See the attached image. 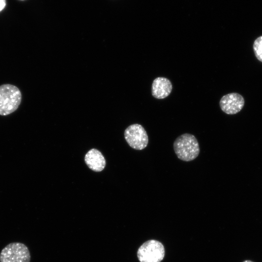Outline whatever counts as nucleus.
I'll list each match as a JSON object with an SVG mask.
<instances>
[{
  "label": "nucleus",
  "mask_w": 262,
  "mask_h": 262,
  "mask_svg": "<svg viewBox=\"0 0 262 262\" xmlns=\"http://www.w3.org/2000/svg\"><path fill=\"white\" fill-rule=\"evenodd\" d=\"M85 164L92 170L100 172L106 165L104 157L98 150L92 148L89 150L84 157Z\"/></svg>",
  "instance_id": "obj_8"
},
{
  "label": "nucleus",
  "mask_w": 262,
  "mask_h": 262,
  "mask_svg": "<svg viewBox=\"0 0 262 262\" xmlns=\"http://www.w3.org/2000/svg\"><path fill=\"white\" fill-rule=\"evenodd\" d=\"M244 104V98L237 93H231L224 95L219 102L222 111L228 115L238 113L242 109Z\"/></svg>",
  "instance_id": "obj_6"
},
{
  "label": "nucleus",
  "mask_w": 262,
  "mask_h": 262,
  "mask_svg": "<svg viewBox=\"0 0 262 262\" xmlns=\"http://www.w3.org/2000/svg\"><path fill=\"white\" fill-rule=\"evenodd\" d=\"M172 90V84L170 80L165 77L155 78L152 83L151 92L153 97L163 99L168 97Z\"/></svg>",
  "instance_id": "obj_7"
},
{
  "label": "nucleus",
  "mask_w": 262,
  "mask_h": 262,
  "mask_svg": "<svg viewBox=\"0 0 262 262\" xmlns=\"http://www.w3.org/2000/svg\"><path fill=\"white\" fill-rule=\"evenodd\" d=\"M22 99L20 90L11 84L0 85V115H7L15 112Z\"/></svg>",
  "instance_id": "obj_2"
},
{
  "label": "nucleus",
  "mask_w": 262,
  "mask_h": 262,
  "mask_svg": "<svg viewBox=\"0 0 262 262\" xmlns=\"http://www.w3.org/2000/svg\"><path fill=\"white\" fill-rule=\"evenodd\" d=\"M6 6V0H0V13L2 11Z\"/></svg>",
  "instance_id": "obj_10"
},
{
  "label": "nucleus",
  "mask_w": 262,
  "mask_h": 262,
  "mask_svg": "<svg viewBox=\"0 0 262 262\" xmlns=\"http://www.w3.org/2000/svg\"><path fill=\"white\" fill-rule=\"evenodd\" d=\"M253 50L256 58L262 62V36H259L255 40Z\"/></svg>",
  "instance_id": "obj_9"
},
{
  "label": "nucleus",
  "mask_w": 262,
  "mask_h": 262,
  "mask_svg": "<svg viewBox=\"0 0 262 262\" xmlns=\"http://www.w3.org/2000/svg\"><path fill=\"white\" fill-rule=\"evenodd\" d=\"M31 255L28 247L19 242L11 243L0 253V262H30Z\"/></svg>",
  "instance_id": "obj_4"
},
{
  "label": "nucleus",
  "mask_w": 262,
  "mask_h": 262,
  "mask_svg": "<svg viewBox=\"0 0 262 262\" xmlns=\"http://www.w3.org/2000/svg\"><path fill=\"white\" fill-rule=\"evenodd\" d=\"M173 147L178 158L185 162L194 160L200 152L196 138L190 133H184L178 137L174 142Z\"/></svg>",
  "instance_id": "obj_1"
},
{
  "label": "nucleus",
  "mask_w": 262,
  "mask_h": 262,
  "mask_svg": "<svg viewBox=\"0 0 262 262\" xmlns=\"http://www.w3.org/2000/svg\"><path fill=\"white\" fill-rule=\"evenodd\" d=\"M18 0L23 1H25V0Z\"/></svg>",
  "instance_id": "obj_12"
},
{
  "label": "nucleus",
  "mask_w": 262,
  "mask_h": 262,
  "mask_svg": "<svg viewBox=\"0 0 262 262\" xmlns=\"http://www.w3.org/2000/svg\"><path fill=\"white\" fill-rule=\"evenodd\" d=\"M243 262H253L250 260H246V261H243Z\"/></svg>",
  "instance_id": "obj_11"
},
{
  "label": "nucleus",
  "mask_w": 262,
  "mask_h": 262,
  "mask_svg": "<svg viewBox=\"0 0 262 262\" xmlns=\"http://www.w3.org/2000/svg\"><path fill=\"white\" fill-rule=\"evenodd\" d=\"M164 254V246L160 242L149 240L139 247L137 256L140 262H161Z\"/></svg>",
  "instance_id": "obj_3"
},
{
  "label": "nucleus",
  "mask_w": 262,
  "mask_h": 262,
  "mask_svg": "<svg viewBox=\"0 0 262 262\" xmlns=\"http://www.w3.org/2000/svg\"><path fill=\"white\" fill-rule=\"evenodd\" d=\"M124 137L129 145L134 149L142 150L147 146V134L140 124H133L128 126L125 130Z\"/></svg>",
  "instance_id": "obj_5"
}]
</instances>
